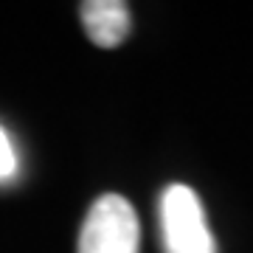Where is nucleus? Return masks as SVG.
Segmentation results:
<instances>
[{"label": "nucleus", "mask_w": 253, "mask_h": 253, "mask_svg": "<svg viewBox=\"0 0 253 253\" xmlns=\"http://www.w3.org/2000/svg\"><path fill=\"white\" fill-rule=\"evenodd\" d=\"M161 245L163 253H217L214 236L194 189L174 183L161 197Z\"/></svg>", "instance_id": "f257e3e1"}, {"label": "nucleus", "mask_w": 253, "mask_h": 253, "mask_svg": "<svg viewBox=\"0 0 253 253\" xmlns=\"http://www.w3.org/2000/svg\"><path fill=\"white\" fill-rule=\"evenodd\" d=\"M135 208L121 194H101L90 206L79 234V253H138Z\"/></svg>", "instance_id": "f03ea898"}, {"label": "nucleus", "mask_w": 253, "mask_h": 253, "mask_svg": "<svg viewBox=\"0 0 253 253\" xmlns=\"http://www.w3.org/2000/svg\"><path fill=\"white\" fill-rule=\"evenodd\" d=\"M82 23L93 45L116 48L129 34V6L124 0H87L82 3Z\"/></svg>", "instance_id": "7ed1b4c3"}, {"label": "nucleus", "mask_w": 253, "mask_h": 253, "mask_svg": "<svg viewBox=\"0 0 253 253\" xmlns=\"http://www.w3.org/2000/svg\"><path fill=\"white\" fill-rule=\"evenodd\" d=\"M14 174H17V152H14L9 132L0 126V183L11 180Z\"/></svg>", "instance_id": "20e7f679"}]
</instances>
